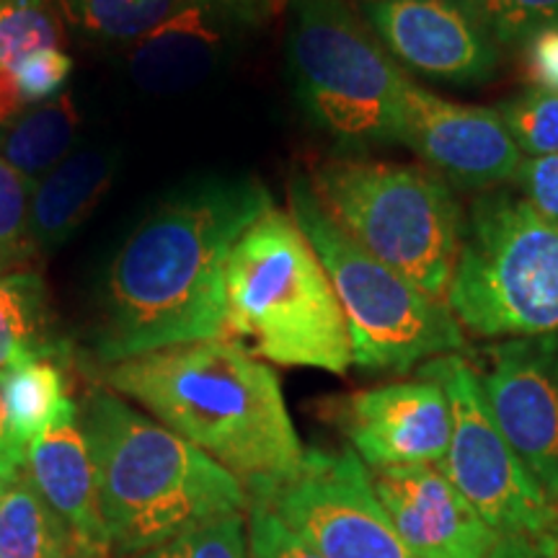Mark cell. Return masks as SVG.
Wrapping results in <instances>:
<instances>
[{"label":"cell","mask_w":558,"mask_h":558,"mask_svg":"<svg viewBox=\"0 0 558 558\" xmlns=\"http://www.w3.org/2000/svg\"><path fill=\"white\" fill-rule=\"evenodd\" d=\"M73 533L26 473L0 486V558H62Z\"/></svg>","instance_id":"44dd1931"},{"label":"cell","mask_w":558,"mask_h":558,"mask_svg":"<svg viewBox=\"0 0 558 558\" xmlns=\"http://www.w3.org/2000/svg\"><path fill=\"white\" fill-rule=\"evenodd\" d=\"M399 145L463 190H488L514 179L525 158L497 109L448 101L414 81L401 96Z\"/></svg>","instance_id":"7c38bea8"},{"label":"cell","mask_w":558,"mask_h":558,"mask_svg":"<svg viewBox=\"0 0 558 558\" xmlns=\"http://www.w3.org/2000/svg\"><path fill=\"white\" fill-rule=\"evenodd\" d=\"M81 109L73 94L32 104L0 128V158L32 184L78 148Z\"/></svg>","instance_id":"d6986e66"},{"label":"cell","mask_w":558,"mask_h":558,"mask_svg":"<svg viewBox=\"0 0 558 558\" xmlns=\"http://www.w3.org/2000/svg\"><path fill=\"white\" fill-rule=\"evenodd\" d=\"M26 465V448L19 445V439L13 437L9 411H5L3 396H0V481L16 478L19 473H24Z\"/></svg>","instance_id":"d6a6232c"},{"label":"cell","mask_w":558,"mask_h":558,"mask_svg":"<svg viewBox=\"0 0 558 558\" xmlns=\"http://www.w3.org/2000/svg\"><path fill=\"white\" fill-rule=\"evenodd\" d=\"M62 24L96 45H124L148 34L186 0H50Z\"/></svg>","instance_id":"603a6c76"},{"label":"cell","mask_w":558,"mask_h":558,"mask_svg":"<svg viewBox=\"0 0 558 558\" xmlns=\"http://www.w3.org/2000/svg\"><path fill=\"white\" fill-rule=\"evenodd\" d=\"M308 181L349 239L445 303L463 230L448 181L418 166L360 156L320 160Z\"/></svg>","instance_id":"5b68a950"},{"label":"cell","mask_w":558,"mask_h":558,"mask_svg":"<svg viewBox=\"0 0 558 558\" xmlns=\"http://www.w3.org/2000/svg\"><path fill=\"white\" fill-rule=\"evenodd\" d=\"M241 24L246 21L218 0H186L169 19L124 47L130 81L150 96L197 88L226 62Z\"/></svg>","instance_id":"2e32d148"},{"label":"cell","mask_w":558,"mask_h":558,"mask_svg":"<svg viewBox=\"0 0 558 558\" xmlns=\"http://www.w3.org/2000/svg\"><path fill=\"white\" fill-rule=\"evenodd\" d=\"M269 207L254 177L202 179L158 202L104 277L94 341L104 365L226 337L230 251Z\"/></svg>","instance_id":"6da1fadb"},{"label":"cell","mask_w":558,"mask_h":558,"mask_svg":"<svg viewBox=\"0 0 558 558\" xmlns=\"http://www.w3.org/2000/svg\"><path fill=\"white\" fill-rule=\"evenodd\" d=\"M32 192V181L0 158V269L34 267L39 259L29 228Z\"/></svg>","instance_id":"484cf974"},{"label":"cell","mask_w":558,"mask_h":558,"mask_svg":"<svg viewBox=\"0 0 558 558\" xmlns=\"http://www.w3.org/2000/svg\"><path fill=\"white\" fill-rule=\"evenodd\" d=\"M501 122L525 158L558 153V94L530 88L497 107Z\"/></svg>","instance_id":"4316f807"},{"label":"cell","mask_w":558,"mask_h":558,"mask_svg":"<svg viewBox=\"0 0 558 558\" xmlns=\"http://www.w3.org/2000/svg\"><path fill=\"white\" fill-rule=\"evenodd\" d=\"M556 558H558V556H556Z\"/></svg>","instance_id":"74e56055"},{"label":"cell","mask_w":558,"mask_h":558,"mask_svg":"<svg viewBox=\"0 0 558 558\" xmlns=\"http://www.w3.org/2000/svg\"><path fill=\"white\" fill-rule=\"evenodd\" d=\"M248 558H324L298 538L264 501L248 507Z\"/></svg>","instance_id":"f1b7e54d"},{"label":"cell","mask_w":558,"mask_h":558,"mask_svg":"<svg viewBox=\"0 0 558 558\" xmlns=\"http://www.w3.org/2000/svg\"><path fill=\"white\" fill-rule=\"evenodd\" d=\"M62 352L52 308L37 267L0 269V369Z\"/></svg>","instance_id":"ffe728a7"},{"label":"cell","mask_w":558,"mask_h":558,"mask_svg":"<svg viewBox=\"0 0 558 558\" xmlns=\"http://www.w3.org/2000/svg\"><path fill=\"white\" fill-rule=\"evenodd\" d=\"M24 473L39 488L54 512L65 520L73 538L109 543L101 522L96 469L78 403L70 401L62 414L26 450Z\"/></svg>","instance_id":"e0dca14e"},{"label":"cell","mask_w":558,"mask_h":558,"mask_svg":"<svg viewBox=\"0 0 558 558\" xmlns=\"http://www.w3.org/2000/svg\"><path fill=\"white\" fill-rule=\"evenodd\" d=\"M26 109L24 96H21L19 83L13 78V73L0 68V128L5 122H11L19 111Z\"/></svg>","instance_id":"836d02e7"},{"label":"cell","mask_w":558,"mask_h":558,"mask_svg":"<svg viewBox=\"0 0 558 558\" xmlns=\"http://www.w3.org/2000/svg\"><path fill=\"white\" fill-rule=\"evenodd\" d=\"M288 205L344 311L352 365L365 373H409L418 362L463 349V326L448 303L418 290L349 239L318 205L308 177L292 173Z\"/></svg>","instance_id":"52a82bcc"},{"label":"cell","mask_w":558,"mask_h":558,"mask_svg":"<svg viewBox=\"0 0 558 558\" xmlns=\"http://www.w3.org/2000/svg\"><path fill=\"white\" fill-rule=\"evenodd\" d=\"M120 166V148H75L34 184L29 228L37 256H50L73 239L107 197Z\"/></svg>","instance_id":"ac0fdd59"},{"label":"cell","mask_w":558,"mask_h":558,"mask_svg":"<svg viewBox=\"0 0 558 558\" xmlns=\"http://www.w3.org/2000/svg\"><path fill=\"white\" fill-rule=\"evenodd\" d=\"M70 73H73V58L60 47V50L32 54L13 70V78L19 83L26 107H32V104L50 101L54 96L65 94Z\"/></svg>","instance_id":"f546056e"},{"label":"cell","mask_w":558,"mask_h":558,"mask_svg":"<svg viewBox=\"0 0 558 558\" xmlns=\"http://www.w3.org/2000/svg\"><path fill=\"white\" fill-rule=\"evenodd\" d=\"M344 427L365 469L437 465L450 445V407L435 380L388 383L360 390L339 407Z\"/></svg>","instance_id":"9a60e30c"},{"label":"cell","mask_w":558,"mask_h":558,"mask_svg":"<svg viewBox=\"0 0 558 558\" xmlns=\"http://www.w3.org/2000/svg\"><path fill=\"white\" fill-rule=\"evenodd\" d=\"M522 199L550 222H558V153L554 156L522 158L514 179Z\"/></svg>","instance_id":"4dcf8cb0"},{"label":"cell","mask_w":558,"mask_h":558,"mask_svg":"<svg viewBox=\"0 0 558 558\" xmlns=\"http://www.w3.org/2000/svg\"><path fill=\"white\" fill-rule=\"evenodd\" d=\"M0 486H3V481H0Z\"/></svg>","instance_id":"8d00e7d4"},{"label":"cell","mask_w":558,"mask_h":558,"mask_svg":"<svg viewBox=\"0 0 558 558\" xmlns=\"http://www.w3.org/2000/svg\"><path fill=\"white\" fill-rule=\"evenodd\" d=\"M0 396L13 437L26 450L73 401L68 396L65 373L54 357L26 360L0 369Z\"/></svg>","instance_id":"7402d4cb"},{"label":"cell","mask_w":558,"mask_h":558,"mask_svg":"<svg viewBox=\"0 0 558 558\" xmlns=\"http://www.w3.org/2000/svg\"><path fill=\"white\" fill-rule=\"evenodd\" d=\"M525 65L527 75L538 83V88L558 94V26L538 32L527 41Z\"/></svg>","instance_id":"1f68e13d"},{"label":"cell","mask_w":558,"mask_h":558,"mask_svg":"<svg viewBox=\"0 0 558 558\" xmlns=\"http://www.w3.org/2000/svg\"><path fill=\"white\" fill-rule=\"evenodd\" d=\"M478 383L501 435L558 505V333L497 344Z\"/></svg>","instance_id":"8fae6325"},{"label":"cell","mask_w":558,"mask_h":558,"mask_svg":"<svg viewBox=\"0 0 558 558\" xmlns=\"http://www.w3.org/2000/svg\"><path fill=\"white\" fill-rule=\"evenodd\" d=\"M375 497L416 558H525L481 518L435 465L369 473Z\"/></svg>","instance_id":"5bb4252c"},{"label":"cell","mask_w":558,"mask_h":558,"mask_svg":"<svg viewBox=\"0 0 558 558\" xmlns=\"http://www.w3.org/2000/svg\"><path fill=\"white\" fill-rule=\"evenodd\" d=\"M288 65L313 128L347 156L399 145L409 78L347 0H290Z\"/></svg>","instance_id":"8992f818"},{"label":"cell","mask_w":558,"mask_h":558,"mask_svg":"<svg viewBox=\"0 0 558 558\" xmlns=\"http://www.w3.org/2000/svg\"><path fill=\"white\" fill-rule=\"evenodd\" d=\"M499 47L527 45L535 34L558 26V0H458Z\"/></svg>","instance_id":"d4e9b609"},{"label":"cell","mask_w":558,"mask_h":558,"mask_svg":"<svg viewBox=\"0 0 558 558\" xmlns=\"http://www.w3.org/2000/svg\"><path fill=\"white\" fill-rule=\"evenodd\" d=\"M111 550L109 543H94V541H83V538H73L70 541V546L62 558H111Z\"/></svg>","instance_id":"d590c367"},{"label":"cell","mask_w":558,"mask_h":558,"mask_svg":"<svg viewBox=\"0 0 558 558\" xmlns=\"http://www.w3.org/2000/svg\"><path fill=\"white\" fill-rule=\"evenodd\" d=\"M390 58L424 78L476 86L499 65V45L458 0H362Z\"/></svg>","instance_id":"4fadbf2b"},{"label":"cell","mask_w":558,"mask_h":558,"mask_svg":"<svg viewBox=\"0 0 558 558\" xmlns=\"http://www.w3.org/2000/svg\"><path fill=\"white\" fill-rule=\"evenodd\" d=\"M120 558H248V530L243 514H230L156 548Z\"/></svg>","instance_id":"83f0119b"},{"label":"cell","mask_w":558,"mask_h":558,"mask_svg":"<svg viewBox=\"0 0 558 558\" xmlns=\"http://www.w3.org/2000/svg\"><path fill=\"white\" fill-rule=\"evenodd\" d=\"M324 558H416L375 497L354 450H305L288 481L259 499Z\"/></svg>","instance_id":"30bf717a"},{"label":"cell","mask_w":558,"mask_h":558,"mask_svg":"<svg viewBox=\"0 0 558 558\" xmlns=\"http://www.w3.org/2000/svg\"><path fill=\"white\" fill-rule=\"evenodd\" d=\"M104 383L233 473L248 499L303 463L275 369L226 337L114 362Z\"/></svg>","instance_id":"7a4b0ae2"},{"label":"cell","mask_w":558,"mask_h":558,"mask_svg":"<svg viewBox=\"0 0 558 558\" xmlns=\"http://www.w3.org/2000/svg\"><path fill=\"white\" fill-rule=\"evenodd\" d=\"M418 375L442 388L450 407V445L437 469L471 507L525 558L558 556V505L522 463L494 422L469 360L442 354Z\"/></svg>","instance_id":"9c48e42d"},{"label":"cell","mask_w":558,"mask_h":558,"mask_svg":"<svg viewBox=\"0 0 558 558\" xmlns=\"http://www.w3.org/2000/svg\"><path fill=\"white\" fill-rule=\"evenodd\" d=\"M226 339L284 367L344 375L352 341L331 279L290 213L269 207L226 267Z\"/></svg>","instance_id":"277c9868"},{"label":"cell","mask_w":558,"mask_h":558,"mask_svg":"<svg viewBox=\"0 0 558 558\" xmlns=\"http://www.w3.org/2000/svg\"><path fill=\"white\" fill-rule=\"evenodd\" d=\"M484 339L558 333V222L509 192L473 199L445 298Z\"/></svg>","instance_id":"ba28073f"},{"label":"cell","mask_w":558,"mask_h":558,"mask_svg":"<svg viewBox=\"0 0 558 558\" xmlns=\"http://www.w3.org/2000/svg\"><path fill=\"white\" fill-rule=\"evenodd\" d=\"M78 414L114 556L140 554L207 522L248 512L251 499L233 473L114 390L94 388Z\"/></svg>","instance_id":"3957f363"},{"label":"cell","mask_w":558,"mask_h":558,"mask_svg":"<svg viewBox=\"0 0 558 558\" xmlns=\"http://www.w3.org/2000/svg\"><path fill=\"white\" fill-rule=\"evenodd\" d=\"M65 24L50 0H0V68L13 73L45 50H60Z\"/></svg>","instance_id":"cb8c5ba5"},{"label":"cell","mask_w":558,"mask_h":558,"mask_svg":"<svg viewBox=\"0 0 558 558\" xmlns=\"http://www.w3.org/2000/svg\"><path fill=\"white\" fill-rule=\"evenodd\" d=\"M218 3L228 5V9L239 13L243 21H251L256 16H264V13L275 11L282 0H218Z\"/></svg>","instance_id":"e575fe53"}]
</instances>
